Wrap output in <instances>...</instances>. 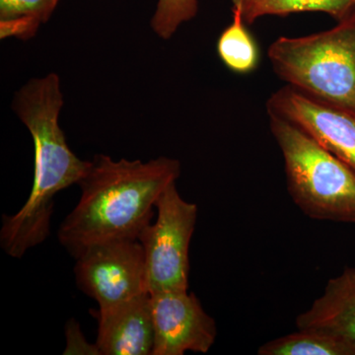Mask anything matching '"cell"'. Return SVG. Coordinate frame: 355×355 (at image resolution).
Here are the masks:
<instances>
[{
	"label": "cell",
	"instance_id": "cell-13",
	"mask_svg": "<svg viewBox=\"0 0 355 355\" xmlns=\"http://www.w3.org/2000/svg\"><path fill=\"white\" fill-rule=\"evenodd\" d=\"M233 21L222 32L217 43V53L223 64L236 73L247 74L258 67V46L247 30L241 14L232 8Z\"/></svg>",
	"mask_w": 355,
	"mask_h": 355
},
{
	"label": "cell",
	"instance_id": "cell-1",
	"mask_svg": "<svg viewBox=\"0 0 355 355\" xmlns=\"http://www.w3.org/2000/svg\"><path fill=\"white\" fill-rule=\"evenodd\" d=\"M180 175L177 159L116 161L96 154L77 184L80 198L58 229V242L77 259L101 243L139 240L153 220L158 198Z\"/></svg>",
	"mask_w": 355,
	"mask_h": 355
},
{
	"label": "cell",
	"instance_id": "cell-4",
	"mask_svg": "<svg viewBox=\"0 0 355 355\" xmlns=\"http://www.w3.org/2000/svg\"><path fill=\"white\" fill-rule=\"evenodd\" d=\"M157 217L140 233L149 293L188 291L190 244L198 219V205L187 202L176 182L156 202Z\"/></svg>",
	"mask_w": 355,
	"mask_h": 355
},
{
	"label": "cell",
	"instance_id": "cell-5",
	"mask_svg": "<svg viewBox=\"0 0 355 355\" xmlns=\"http://www.w3.org/2000/svg\"><path fill=\"white\" fill-rule=\"evenodd\" d=\"M76 261L77 286L94 299L99 308L111 307L149 293L144 248L137 239L95 245Z\"/></svg>",
	"mask_w": 355,
	"mask_h": 355
},
{
	"label": "cell",
	"instance_id": "cell-2",
	"mask_svg": "<svg viewBox=\"0 0 355 355\" xmlns=\"http://www.w3.org/2000/svg\"><path fill=\"white\" fill-rule=\"evenodd\" d=\"M268 55L287 85L355 116V8L327 31L279 37Z\"/></svg>",
	"mask_w": 355,
	"mask_h": 355
},
{
	"label": "cell",
	"instance_id": "cell-14",
	"mask_svg": "<svg viewBox=\"0 0 355 355\" xmlns=\"http://www.w3.org/2000/svg\"><path fill=\"white\" fill-rule=\"evenodd\" d=\"M198 0H158L151 28L161 39L172 38L180 26L196 17Z\"/></svg>",
	"mask_w": 355,
	"mask_h": 355
},
{
	"label": "cell",
	"instance_id": "cell-9",
	"mask_svg": "<svg viewBox=\"0 0 355 355\" xmlns=\"http://www.w3.org/2000/svg\"><path fill=\"white\" fill-rule=\"evenodd\" d=\"M297 329H315L355 343V266L329 279L324 293L295 321Z\"/></svg>",
	"mask_w": 355,
	"mask_h": 355
},
{
	"label": "cell",
	"instance_id": "cell-3",
	"mask_svg": "<svg viewBox=\"0 0 355 355\" xmlns=\"http://www.w3.org/2000/svg\"><path fill=\"white\" fill-rule=\"evenodd\" d=\"M270 128L299 209L316 220L355 223V170L284 119L270 116Z\"/></svg>",
	"mask_w": 355,
	"mask_h": 355
},
{
	"label": "cell",
	"instance_id": "cell-8",
	"mask_svg": "<svg viewBox=\"0 0 355 355\" xmlns=\"http://www.w3.org/2000/svg\"><path fill=\"white\" fill-rule=\"evenodd\" d=\"M96 347L100 355H153L154 328L150 294L97 312Z\"/></svg>",
	"mask_w": 355,
	"mask_h": 355
},
{
	"label": "cell",
	"instance_id": "cell-12",
	"mask_svg": "<svg viewBox=\"0 0 355 355\" xmlns=\"http://www.w3.org/2000/svg\"><path fill=\"white\" fill-rule=\"evenodd\" d=\"M60 0H0L1 39L32 38L50 19Z\"/></svg>",
	"mask_w": 355,
	"mask_h": 355
},
{
	"label": "cell",
	"instance_id": "cell-11",
	"mask_svg": "<svg viewBox=\"0 0 355 355\" xmlns=\"http://www.w3.org/2000/svg\"><path fill=\"white\" fill-rule=\"evenodd\" d=\"M259 355H355V343L315 329H298L263 343Z\"/></svg>",
	"mask_w": 355,
	"mask_h": 355
},
{
	"label": "cell",
	"instance_id": "cell-6",
	"mask_svg": "<svg viewBox=\"0 0 355 355\" xmlns=\"http://www.w3.org/2000/svg\"><path fill=\"white\" fill-rule=\"evenodd\" d=\"M149 294L154 328L153 355L209 352L216 340V323L195 294L189 289Z\"/></svg>",
	"mask_w": 355,
	"mask_h": 355
},
{
	"label": "cell",
	"instance_id": "cell-10",
	"mask_svg": "<svg viewBox=\"0 0 355 355\" xmlns=\"http://www.w3.org/2000/svg\"><path fill=\"white\" fill-rule=\"evenodd\" d=\"M245 24L252 25L263 16L324 12L340 21L355 8V0H231Z\"/></svg>",
	"mask_w": 355,
	"mask_h": 355
},
{
	"label": "cell",
	"instance_id": "cell-15",
	"mask_svg": "<svg viewBox=\"0 0 355 355\" xmlns=\"http://www.w3.org/2000/svg\"><path fill=\"white\" fill-rule=\"evenodd\" d=\"M67 335V349L64 354H99L96 345H90L86 342L78 324L76 321H70L65 329Z\"/></svg>",
	"mask_w": 355,
	"mask_h": 355
},
{
	"label": "cell",
	"instance_id": "cell-7",
	"mask_svg": "<svg viewBox=\"0 0 355 355\" xmlns=\"http://www.w3.org/2000/svg\"><path fill=\"white\" fill-rule=\"evenodd\" d=\"M268 116H279L307 132L355 170V116L317 101L286 85L266 102Z\"/></svg>",
	"mask_w": 355,
	"mask_h": 355
}]
</instances>
